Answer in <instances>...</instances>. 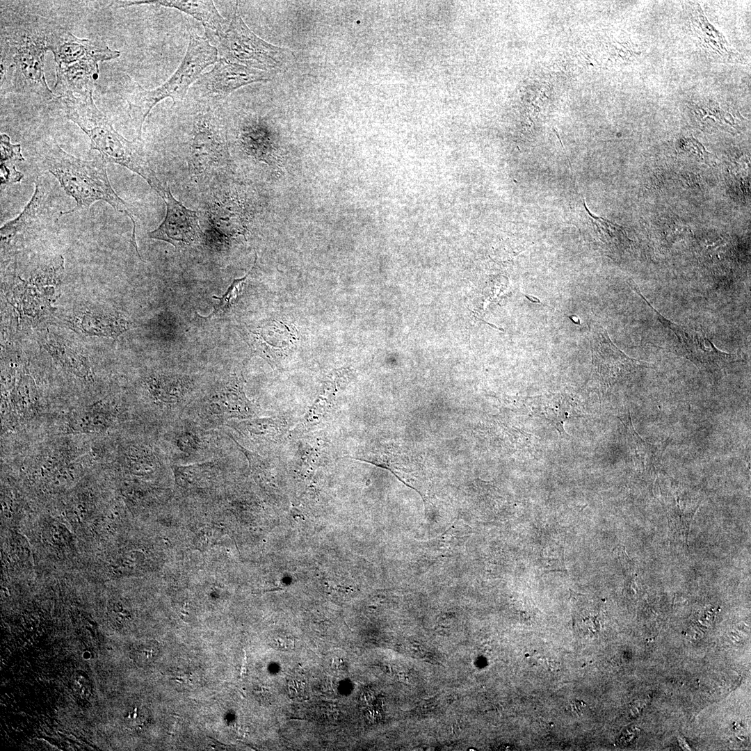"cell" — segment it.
<instances>
[{
  "mask_svg": "<svg viewBox=\"0 0 751 751\" xmlns=\"http://www.w3.org/2000/svg\"><path fill=\"white\" fill-rule=\"evenodd\" d=\"M49 25L42 18L28 15L1 28V91L35 95L44 100L58 98L44 74Z\"/></svg>",
  "mask_w": 751,
  "mask_h": 751,
  "instance_id": "obj_1",
  "label": "cell"
},
{
  "mask_svg": "<svg viewBox=\"0 0 751 751\" xmlns=\"http://www.w3.org/2000/svg\"><path fill=\"white\" fill-rule=\"evenodd\" d=\"M58 99L66 117L89 137L91 150H97L106 162L122 165L138 174L160 196L163 195L165 189L151 166L142 139L129 140L118 133L112 120L95 106L92 94L69 95Z\"/></svg>",
  "mask_w": 751,
  "mask_h": 751,
  "instance_id": "obj_2",
  "label": "cell"
},
{
  "mask_svg": "<svg viewBox=\"0 0 751 751\" xmlns=\"http://www.w3.org/2000/svg\"><path fill=\"white\" fill-rule=\"evenodd\" d=\"M43 163L47 170L59 181L66 194L76 201L75 208L65 211V214L75 210L87 209L96 201H105L131 220V243L138 252L135 237L136 225L134 214L113 189L106 172L107 162L100 155L93 160H83L67 153L55 144L45 155Z\"/></svg>",
  "mask_w": 751,
  "mask_h": 751,
  "instance_id": "obj_3",
  "label": "cell"
},
{
  "mask_svg": "<svg viewBox=\"0 0 751 751\" xmlns=\"http://www.w3.org/2000/svg\"><path fill=\"white\" fill-rule=\"evenodd\" d=\"M218 56L217 48L206 37L191 33L185 56L165 82L150 90L136 82L129 86L126 99L136 126L137 138L142 139L143 124L152 108L167 97L171 98L174 104L181 102L203 70L218 60Z\"/></svg>",
  "mask_w": 751,
  "mask_h": 751,
  "instance_id": "obj_4",
  "label": "cell"
},
{
  "mask_svg": "<svg viewBox=\"0 0 751 751\" xmlns=\"http://www.w3.org/2000/svg\"><path fill=\"white\" fill-rule=\"evenodd\" d=\"M631 289L644 300L654 312L665 334L670 350L692 362L704 372L714 373L741 360L738 355L718 349L705 334L697 329L675 323L661 315L641 293L638 286L630 282Z\"/></svg>",
  "mask_w": 751,
  "mask_h": 751,
  "instance_id": "obj_5",
  "label": "cell"
},
{
  "mask_svg": "<svg viewBox=\"0 0 751 751\" xmlns=\"http://www.w3.org/2000/svg\"><path fill=\"white\" fill-rule=\"evenodd\" d=\"M236 5L231 20L216 42L220 58L270 72L283 63L286 49L256 35L244 23Z\"/></svg>",
  "mask_w": 751,
  "mask_h": 751,
  "instance_id": "obj_6",
  "label": "cell"
},
{
  "mask_svg": "<svg viewBox=\"0 0 751 751\" xmlns=\"http://www.w3.org/2000/svg\"><path fill=\"white\" fill-rule=\"evenodd\" d=\"M270 76V72L219 58L210 71L199 76L190 91L198 104L219 107L220 103L238 88L268 81Z\"/></svg>",
  "mask_w": 751,
  "mask_h": 751,
  "instance_id": "obj_7",
  "label": "cell"
},
{
  "mask_svg": "<svg viewBox=\"0 0 751 751\" xmlns=\"http://www.w3.org/2000/svg\"><path fill=\"white\" fill-rule=\"evenodd\" d=\"M590 330L592 370L601 385L612 386L624 380L639 368L646 367L643 363L628 357L619 350L600 325L595 324Z\"/></svg>",
  "mask_w": 751,
  "mask_h": 751,
  "instance_id": "obj_8",
  "label": "cell"
},
{
  "mask_svg": "<svg viewBox=\"0 0 751 751\" xmlns=\"http://www.w3.org/2000/svg\"><path fill=\"white\" fill-rule=\"evenodd\" d=\"M65 214L53 204L50 195L42 187L35 185L34 194L24 210L15 219L8 222L1 228L3 243L18 240L19 237L33 235L54 229L58 226L59 218Z\"/></svg>",
  "mask_w": 751,
  "mask_h": 751,
  "instance_id": "obj_9",
  "label": "cell"
},
{
  "mask_svg": "<svg viewBox=\"0 0 751 751\" xmlns=\"http://www.w3.org/2000/svg\"><path fill=\"white\" fill-rule=\"evenodd\" d=\"M47 47L54 54L56 67L88 58L102 62L120 55V51L110 49L103 41L78 38L59 25H49Z\"/></svg>",
  "mask_w": 751,
  "mask_h": 751,
  "instance_id": "obj_10",
  "label": "cell"
},
{
  "mask_svg": "<svg viewBox=\"0 0 751 751\" xmlns=\"http://www.w3.org/2000/svg\"><path fill=\"white\" fill-rule=\"evenodd\" d=\"M161 197L166 204V215L162 223L148 233L149 237L166 241L177 248L188 247L198 241L202 230L197 212L177 200L169 188Z\"/></svg>",
  "mask_w": 751,
  "mask_h": 751,
  "instance_id": "obj_11",
  "label": "cell"
},
{
  "mask_svg": "<svg viewBox=\"0 0 751 751\" xmlns=\"http://www.w3.org/2000/svg\"><path fill=\"white\" fill-rule=\"evenodd\" d=\"M251 414L242 382L234 377L221 384L204 397L198 405V417L204 422L220 424L232 418Z\"/></svg>",
  "mask_w": 751,
  "mask_h": 751,
  "instance_id": "obj_12",
  "label": "cell"
},
{
  "mask_svg": "<svg viewBox=\"0 0 751 751\" xmlns=\"http://www.w3.org/2000/svg\"><path fill=\"white\" fill-rule=\"evenodd\" d=\"M142 4L159 5L175 8L191 15L202 23L209 41L218 42L227 26V19L223 17L212 1H120L111 5L115 8H125Z\"/></svg>",
  "mask_w": 751,
  "mask_h": 751,
  "instance_id": "obj_13",
  "label": "cell"
},
{
  "mask_svg": "<svg viewBox=\"0 0 751 751\" xmlns=\"http://www.w3.org/2000/svg\"><path fill=\"white\" fill-rule=\"evenodd\" d=\"M629 417V416L628 419L624 421V425L627 430L628 440L634 462L641 470H649L654 467L656 463H659L663 449L659 444L642 439L634 430Z\"/></svg>",
  "mask_w": 751,
  "mask_h": 751,
  "instance_id": "obj_14",
  "label": "cell"
},
{
  "mask_svg": "<svg viewBox=\"0 0 751 751\" xmlns=\"http://www.w3.org/2000/svg\"><path fill=\"white\" fill-rule=\"evenodd\" d=\"M108 418L101 413H85L77 417L72 423L74 429L80 430H93L104 428L108 425Z\"/></svg>",
  "mask_w": 751,
  "mask_h": 751,
  "instance_id": "obj_15",
  "label": "cell"
},
{
  "mask_svg": "<svg viewBox=\"0 0 751 751\" xmlns=\"http://www.w3.org/2000/svg\"><path fill=\"white\" fill-rule=\"evenodd\" d=\"M20 150L21 148L19 145L11 144L10 138L7 135H1V161H7L8 159L23 161L24 159L21 154Z\"/></svg>",
  "mask_w": 751,
  "mask_h": 751,
  "instance_id": "obj_16",
  "label": "cell"
},
{
  "mask_svg": "<svg viewBox=\"0 0 751 751\" xmlns=\"http://www.w3.org/2000/svg\"><path fill=\"white\" fill-rule=\"evenodd\" d=\"M246 665H247L246 655H245V652H244V658H243V663H242V667H241V674H240L241 677H243V675L247 671Z\"/></svg>",
  "mask_w": 751,
  "mask_h": 751,
  "instance_id": "obj_17",
  "label": "cell"
}]
</instances>
